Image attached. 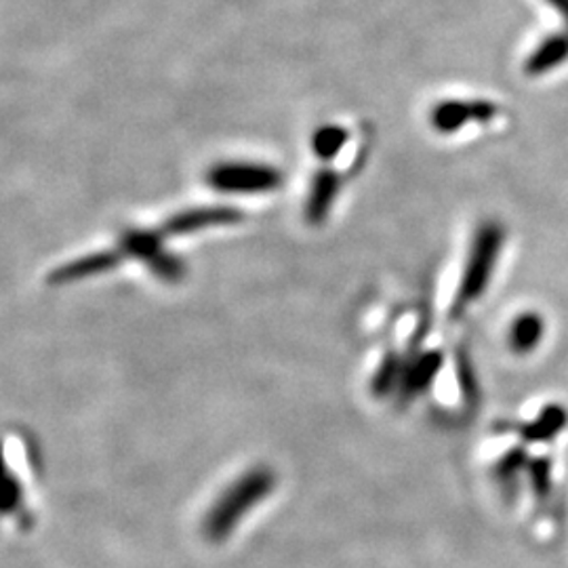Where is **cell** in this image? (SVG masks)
<instances>
[{
    "mask_svg": "<svg viewBox=\"0 0 568 568\" xmlns=\"http://www.w3.org/2000/svg\"><path fill=\"white\" fill-rule=\"evenodd\" d=\"M504 241H506V230L497 222H485L476 230L469 255H467L466 272L462 276V283L450 305L453 321H459L466 314L467 307L478 302L487 291L495 264L501 255Z\"/></svg>",
    "mask_w": 568,
    "mask_h": 568,
    "instance_id": "cell-1",
    "label": "cell"
},
{
    "mask_svg": "<svg viewBox=\"0 0 568 568\" xmlns=\"http://www.w3.org/2000/svg\"><path fill=\"white\" fill-rule=\"evenodd\" d=\"M272 476L265 469H255L234 480L224 493L217 497V504L206 516V532L213 539L230 537L234 528L241 525L243 516L262 504L272 490Z\"/></svg>",
    "mask_w": 568,
    "mask_h": 568,
    "instance_id": "cell-2",
    "label": "cell"
},
{
    "mask_svg": "<svg viewBox=\"0 0 568 568\" xmlns=\"http://www.w3.org/2000/svg\"><path fill=\"white\" fill-rule=\"evenodd\" d=\"M204 180L224 194H265L283 185V173L270 164L220 163L206 171Z\"/></svg>",
    "mask_w": 568,
    "mask_h": 568,
    "instance_id": "cell-3",
    "label": "cell"
},
{
    "mask_svg": "<svg viewBox=\"0 0 568 568\" xmlns=\"http://www.w3.org/2000/svg\"><path fill=\"white\" fill-rule=\"evenodd\" d=\"M122 255H131L148 265V270L169 284H180L187 267L178 255L163 246V234L148 230H129L121 239Z\"/></svg>",
    "mask_w": 568,
    "mask_h": 568,
    "instance_id": "cell-4",
    "label": "cell"
},
{
    "mask_svg": "<svg viewBox=\"0 0 568 568\" xmlns=\"http://www.w3.org/2000/svg\"><path fill=\"white\" fill-rule=\"evenodd\" d=\"M243 211L234 206H201L178 213L166 220L163 227V236H187L194 232H201L206 227L217 225H234L243 222Z\"/></svg>",
    "mask_w": 568,
    "mask_h": 568,
    "instance_id": "cell-5",
    "label": "cell"
},
{
    "mask_svg": "<svg viewBox=\"0 0 568 568\" xmlns=\"http://www.w3.org/2000/svg\"><path fill=\"white\" fill-rule=\"evenodd\" d=\"M497 116V105L495 103L478 100V102H440L432 110V126L443 133L450 135L457 133L462 126L469 122H488Z\"/></svg>",
    "mask_w": 568,
    "mask_h": 568,
    "instance_id": "cell-6",
    "label": "cell"
},
{
    "mask_svg": "<svg viewBox=\"0 0 568 568\" xmlns=\"http://www.w3.org/2000/svg\"><path fill=\"white\" fill-rule=\"evenodd\" d=\"M342 178L333 169H321L310 183L307 201H305V222L310 225H323L328 213L339 196Z\"/></svg>",
    "mask_w": 568,
    "mask_h": 568,
    "instance_id": "cell-7",
    "label": "cell"
},
{
    "mask_svg": "<svg viewBox=\"0 0 568 568\" xmlns=\"http://www.w3.org/2000/svg\"><path fill=\"white\" fill-rule=\"evenodd\" d=\"M443 354L440 352H426L422 356L415 358V363L410 366L403 368V394L406 398L426 392L427 387L432 386V382L436 379V375L443 368Z\"/></svg>",
    "mask_w": 568,
    "mask_h": 568,
    "instance_id": "cell-8",
    "label": "cell"
},
{
    "mask_svg": "<svg viewBox=\"0 0 568 568\" xmlns=\"http://www.w3.org/2000/svg\"><path fill=\"white\" fill-rule=\"evenodd\" d=\"M568 60V34L549 37L541 42L525 63V72L528 77H541L548 74L554 68L562 65Z\"/></svg>",
    "mask_w": 568,
    "mask_h": 568,
    "instance_id": "cell-9",
    "label": "cell"
},
{
    "mask_svg": "<svg viewBox=\"0 0 568 568\" xmlns=\"http://www.w3.org/2000/svg\"><path fill=\"white\" fill-rule=\"evenodd\" d=\"M544 333L546 323L537 312L520 314L509 328V345L518 354H528L544 339Z\"/></svg>",
    "mask_w": 568,
    "mask_h": 568,
    "instance_id": "cell-10",
    "label": "cell"
},
{
    "mask_svg": "<svg viewBox=\"0 0 568 568\" xmlns=\"http://www.w3.org/2000/svg\"><path fill=\"white\" fill-rule=\"evenodd\" d=\"M122 253H112V251H105V253H95V255H89L77 264L65 265L58 270L51 281L53 283H70V281H77V278H84V276H91V274H100L105 270H112L116 265L121 264Z\"/></svg>",
    "mask_w": 568,
    "mask_h": 568,
    "instance_id": "cell-11",
    "label": "cell"
},
{
    "mask_svg": "<svg viewBox=\"0 0 568 568\" xmlns=\"http://www.w3.org/2000/svg\"><path fill=\"white\" fill-rule=\"evenodd\" d=\"M349 140V133L339 124H323L312 135V150L321 161H333Z\"/></svg>",
    "mask_w": 568,
    "mask_h": 568,
    "instance_id": "cell-12",
    "label": "cell"
},
{
    "mask_svg": "<svg viewBox=\"0 0 568 568\" xmlns=\"http://www.w3.org/2000/svg\"><path fill=\"white\" fill-rule=\"evenodd\" d=\"M565 426H567V410L560 406H549L535 424L525 427V438L530 443L549 440Z\"/></svg>",
    "mask_w": 568,
    "mask_h": 568,
    "instance_id": "cell-13",
    "label": "cell"
},
{
    "mask_svg": "<svg viewBox=\"0 0 568 568\" xmlns=\"http://www.w3.org/2000/svg\"><path fill=\"white\" fill-rule=\"evenodd\" d=\"M546 2H549L568 23V0H546Z\"/></svg>",
    "mask_w": 568,
    "mask_h": 568,
    "instance_id": "cell-14",
    "label": "cell"
}]
</instances>
